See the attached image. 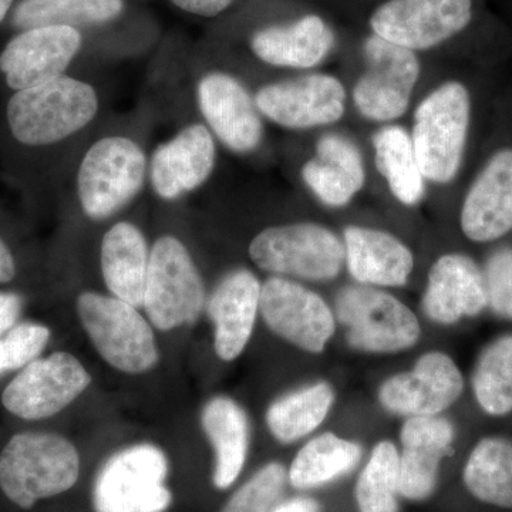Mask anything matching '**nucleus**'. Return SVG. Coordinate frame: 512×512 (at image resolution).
Instances as JSON below:
<instances>
[{"label":"nucleus","instance_id":"obj_1","mask_svg":"<svg viewBox=\"0 0 512 512\" xmlns=\"http://www.w3.org/2000/svg\"><path fill=\"white\" fill-rule=\"evenodd\" d=\"M79 474V453L59 434H15L0 453V490L23 510L66 493Z\"/></svg>","mask_w":512,"mask_h":512},{"label":"nucleus","instance_id":"obj_2","mask_svg":"<svg viewBox=\"0 0 512 512\" xmlns=\"http://www.w3.org/2000/svg\"><path fill=\"white\" fill-rule=\"evenodd\" d=\"M99 100L92 86L62 76L19 90L8 104L13 136L26 146H47L72 136L96 116Z\"/></svg>","mask_w":512,"mask_h":512},{"label":"nucleus","instance_id":"obj_3","mask_svg":"<svg viewBox=\"0 0 512 512\" xmlns=\"http://www.w3.org/2000/svg\"><path fill=\"white\" fill-rule=\"evenodd\" d=\"M470 94L464 84L447 82L414 113L412 143L424 180L447 184L456 177L470 127Z\"/></svg>","mask_w":512,"mask_h":512},{"label":"nucleus","instance_id":"obj_4","mask_svg":"<svg viewBox=\"0 0 512 512\" xmlns=\"http://www.w3.org/2000/svg\"><path fill=\"white\" fill-rule=\"evenodd\" d=\"M77 313L94 348L114 369L138 375L157 365L156 336L136 306L116 296L83 292Z\"/></svg>","mask_w":512,"mask_h":512},{"label":"nucleus","instance_id":"obj_5","mask_svg":"<svg viewBox=\"0 0 512 512\" xmlns=\"http://www.w3.org/2000/svg\"><path fill=\"white\" fill-rule=\"evenodd\" d=\"M170 471L160 447L143 443L123 448L101 468L93 490L96 512H165L173 494L165 485Z\"/></svg>","mask_w":512,"mask_h":512},{"label":"nucleus","instance_id":"obj_6","mask_svg":"<svg viewBox=\"0 0 512 512\" xmlns=\"http://www.w3.org/2000/svg\"><path fill=\"white\" fill-rule=\"evenodd\" d=\"M249 256L258 268L276 276L330 281L345 262V245L323 225L296 222L259 232Z\"/></svg>","mask_w":512,"mask_h":512},{"label":"nucleus","instance_id":"obj_7","mask_svg":"<svg viewBox=\"0 0 512 512\" xmlns=\"http://www.w3.org/2000/svg\"><path fill=\"white\" fill-rule=\"evenodd\" d=\"M205 305L200 272L174 237L157 239L148 262L144 308L151 325L168 332L197 322Z\"/></svg>","mask_w":512,"mask_h":512},{"label":"nucleus","instance_id":"obj_8","mask_svg":"<svg viewBox=\"0 0 512 512\" xmlns=\"http://www.w3.org/2000/svg\"><path fill=\"white\" fill-rule=\"evenodd\" d=\"M336 315L346 326L353 349L396 353L412 348L420 338V323L409 306L372 286H348L336 299Z\"/></svg>","mask_w":512,"mask_h":512},{"label":"nucleus","instance_id":"obj_9","mask_svg":"<svg viewBox=\"0 0 512 512\" xmlns=\"http://www.w3.org/2000/svg\"><path fill=\"white\" fill-rule=\"evenodd\" d=\"M146 178V157L134 141L106 137L84 156L77 188L84 214L104 220L116 214L140 192Z\"/></svg>","mask_w":512,"mask_h":512},{"label":"nucleus","instance_id":"obj_10","mask_svg":"<svg viewBox=\"0 0 512 512\" xmlns=\"http://www.w3.org/2000/svg\"><path fill=\"white\" fill-rule=\"evenodd\" d=\"M363 55L367 67L353 89L356 109L367 120L379 123L400 119L419 82V57L376 35L366 37Z\"/></svg>","mask_w":512,"mask_h":512},{"label":"nucleus","instance_id":"obj_11","mask_svg":"<svg viewBox=\"0 0 512 512\" xmlns=\"http://www.w3.org/2000/svg\"><path fill=\"white\" fill-rule=\"evenodd\" d=\"M473 0H386L369 19L373 35L412 52L443 45L470 25Z\"/></svg>","mask_w":512,"mask_h":512},{"label":"nucleus","instance_id":"obj_12","mask_svg":"<svg viewBox=\"0 0 512 512\" xmlns=\"http://www.w3.org/2000/svg\"><path fill=\"white\" fill-rule=\"evenodd\" d=\"M92 383L77 357L56 352L20 369L2 393V404L22 420H43L62 412Z\"/></svg>","mask_w":512,"mask_h":512},{"label":"nucleus","instance_id":"obj_13","mask_svg":"<svg viewBox=\"0 0 512 512\" xmlns=\"http://www.w3.org/2000/svg\"><path fill=\"white\" fill-rule=\"evenodd\" d=\"M259 311L279 338L309 353H322L335 335V315L318 293L284 276L266 279Z\"/></svg>","mask_w":512,"mask_h":512},{"label":"nucleus","instance_id":"obj_14","mask_svg":"<svg viewBox=\"0 0 512 512\" xmlns=\"http://www.w3.org/2000/svg\"><path fill=\"white\" fill-rule=\"evenodd\" d=\"M255 104L259 113L279 126L306 130L342 119L346 90L335 76L313 73L262 87Z\"/></svg>","mask_w":512,"mask_h":512},{"label":"nucleus","instance_id":"obj_15","mask_svg":"<svg viewBox=\"0 0 512 512\" xmlns=\"http://www.w3.org/2000/svg\"><path fill=\"white\" fill-rule=\"evenodd\" d=\"M464 390V379L446 353L421 356L413 370L387 379L379 402L387 412L407 417L439 416L453 406Z\"/></svg>","mask_w":512,"mask_h":512},{"label":"nucleus","instance_id":"obj_16","mask_svg":"<svg viewBox=\"0 0 512 512\" xmlns=\"http://www.w3.org/2000/svg\"><path fill=\"white\" fill-rule=\"evenodd\" d=\"M80 47L82 35L69 26L23 30L0 55V72L18 92L40 86L62 77Z\"/></svg>","mask_w":512,"mask_h":512},{"label":"nucleus","instance_id":"obj_17","mask_svg":"<svg viewBox=\"0 0 512 512\" xmlns=\"http://www.w3.org/2000/svg\"><path fill=\"white\" fill-rule=\"evenodd\" d=\"M202 116L222 143L235 153H249L261 144L264 126L255 100L235 77L214 72L198 84Z\"/></svg>","mask_w":512,"mask_h":512},{"label":"nucleus","instance_id":"obj_18","mask_svg":"<svg viewBox=\"0 0 512 512\" xmlns=\"http://www.w3.org/2000/svg\"><path fill=\"white\" fill-rule=\"evenodd\" d=\"M456 437L451 421L440 416L409 417L403 424L399 454L400 495L424 501L433 495L441 460Z\"/></svg>","mask_w":512,"mask_h":512},{"label":"nucleus","instance_id":"obj_19","mask_svg":"<svg viewBox=\"0 0 512 512\" xmlns=\"http://www.w3.org/2000/svg\"><path fill=\"white\" fill-rule=\"evenodd\" d=\"M461 229L473 242H491L512 229V148L498 151L471 185Z\"/></svg>","mask_w":512,"mask_h":512},{"label":"nucleus","instance_id":"obj_20","mask_svg":"<svg viewBox=\"0 0 512 512\" xmlns=\"http://www.w3.org/2000/svg\"><path fill=\"white\" fill-rule=\"evenodd\" d=\"M488 306L484 272L473 259L446 254L431 266L424 292V313L441 325L477 316Z\"/></svg>","mask_w":512,"mask_h":512},{"label":"nucleus","instance_id":"obj_21","mask_svg":"<svg viewBox=\"0 0 512 512\" xmlns=\"http://www.w3.org/2000/svg\"><path fill=\"white\" fill-rule=\"evenodd\" d=\"M261 288L248 269L224 276L208 301L207 312L214 325V349L224 362H232L247 348L259 312Z\"/></svg>","mask_w":512,"mask_h":512},{"label":"nucleus","instance_id":"obj_22","mask_svg":"<svg viewBox=\"0 0 512 512\" xmlns=\"http://www.w3.org/2000/svg\"><path fill=\"white\" fill-rule=\"evenodd\" d=\"M215 165V144L210 131L195 124L163 144L151 161V183L164 200H175L200 187Z\"/></svg>","mask_w":512,"mask_h":512},{"label":"nucleus","instance_id":"obj_23","mask_svg":"<svg viewBox=\"0 0 512 512\" xmlns=\"http://www.w3.org/2000/svg\"><path fill=\"white\" fill-rule=\"evenodd\" d=\"M345 261L352 278L366 286H403L412 275V251L380 229L349 227L343 234Z\"/></svg>","mask_w":512,"mask_h":512},{"label":"nucleus","instance_id":"obj_24","mask_svg":"<svg viewBox=\"0 0 512 512\" xmlns=\"http://www.w3.org/2000/svg\"><path fill=\"white\" fill-rule=\"evenodd\" d=\"M302 178L320 202L345 207L365 185V164L348 137L326 134L316 144L315 156L303 165Z\"/></svg>","mask_w":512,"mask_h":512},{"label":"nucleus","instance_id":"obj_25","mask_svg":"<svg viewBox=\"0 0 512 512\" xmlns=\"http://www.w3.org/2000/svg\"><path fill=\"white\" fill-rule=\"evenodd\" d=\"M335 33L322 16L305 15L288 25L258 30L251 49L262 62L288 69H312L328 57Z\"/></svg>","mask_w":512,"mask_h":512},{"label":"nucleus","instance_id":"obj_26","mask_svg":"<svg viewBox=\"0 0 512 512\" xmlns=\"http://www.w3.org/2000/svg\"><path fill=\"white\" fill-rule=\"evenodd\" d=\"M148 252L140 229L119 222L106 232L101 244V271L107 288L116 298L141 308L146 292Z\"/></svg>","mask_w":512,"mask_h":512},{"label":"nucleus","instance_id":"obj_27","mask_svg":"<svg viewBox=\"0 0 512 512\" xmlns=\"http://www.w3.org/2000/svg\"><path fill=\"white\" fill-rule=\"evenodd\" d=\"M202 429L215 453L212 481L218 490H227L244 470L249 448L247 413L229 397L218 396L205 404Z\"/></svg>","mask_w":512,"mask_h":512},{"label":"nucleus","instance_id":"obj_28","mask_svg":"<svg viewBox=\"0 0 512 512\" xmlns=\"http://www.w3.org/2000/svg\"><path fill=\"white\" fill-rule=\"evenodd\" d=\"M463 481L481 503L512 510V440L485 437L478 441L467 458Z\"/></svg>","mask_w":512,"mask_h":512},{"label":"nucleus","instance_id":"obj_29","mask_svg":"<svg viewBox=\"0 0 512 512\" xmlns=\"http://www.w3.org/2000/svg\"><path fill=\"white\" fill-rule=\"evenodd\" d=\"M362 448L333 433L315 437L299 450L288 470V481L296 490L323 487L355 470Z\"/></svg>","mask_w":512,"mask_h":512},{"label":"nucleus","instance_id":"obj_30","mask_svg":"<svg viewBox=\"0 0 512 512\" xmlns=\"http://www.w3.org/2000/svg\"><path fill=\"white\" fill-rule=\"evenodd\" d=\"M335 402L328 383H315L275 400L266 412V424L279 443L291 444L318 429Z\"/></svg>","mask_w":512,"mask_h":512},{"label":"nucleus","instance_id":"obj_31","mask_svg":"<svg viewBox=\"0 0 512 512\" xmlns=\"http://www.w3.org/2000/svg\"><path fill=\"white\" fill-rule=\"evenodd\" d=\"M377 170L383 175L390 192L407 207L419 204L424 195L421 174L412 137L404 128L386 126L373 137Z\"/></svg>","mask_w":512,"mask_h":512},{"label":"nucleus","instance_id":"obj_32","mask_svg":"<svg viewBox=\"0 0 512 512\" xmlns=\"http://www.w3.org/2000/svg\"><path fill=\"white\" fill-rule=\"evenodd\" d=\"M123 0H22L13 13V25L29 30L47 26L103 25L119 18Z\"/></svg>","mask_w":512,"mask_h":512},{"label":"nucleus","instance_id":"obj_33","mask_svg":"<svg viewBox=\"0 0 512 512\" xmlns=\"http://www.w3.org/2000/svg\"><path fill=\"white\" fill-rule=\"evenodd\" d=\"M473 390L485 413L505 416L512 412V335L494 340L478 357Z\"/></svg>","mask_w":512,"mask_h":512},{"label":"nucleus","instance_id":"obj_34","mask_svg":"<svg viewBox=\"0 0 512 512\" xmlns=\"http://www.w3.org/2000/svg\"><path fill=\"white\" fill-rule=\"evenodd\" d=\"M399 451L392 441L373 448L356 483L359 512H399Z\"/></svg>","mask_w":512,"mask_h":512},{"label":"nucleus","instance_id":"obj_35","mask_svg":"<svg viewBox=\"0 0 512 512\" xmlns=\"http://www.w3.org/2000/svg\"><path fill=\"white\" fill-rule=\"evenodd\" d=\"M286 481L288 471L281 463L266 464L232 494L221 512H271L281 500Z\"/></svg>","mask_w":512,"mask_h":512},{"label":"nucleus","instance_id":"obj_36","mask_svg":"<svg viewBox=\"0 0 512 512\" xmlns=\"http://www.w3.org/2000/svg\"><path fill=\"white\" fill-rule=\"evenodd\" d=\"M50 329L42 323H16L0 339V376L23 369L45 350Z\"/></svg>","mask_w":512,"mask_h":512},{"label":"nucleus","instance_id":"obj_37","mask_svg":"<svg viewBox=\"0 0 512 512\" xmlns=\"http://www.w3.org/2000/svg\"><path fill=\"white\" fill-rule=\"evenodd\" d=\"M484 279L491 311L512 320V248L491 255L485 265Z\"/></svg>","mask_w":512,"mask_h":512},{"label":"nucleus","instance_id":"obj_38","mask_svg":"<svg viewBox=\"0 0 512 512\" xmlns=\"http://www.w3.org/2000/svg\"><path fill=\"white\" fill-rule=\"evenodd\" d=\"M171 2L192 15L214 18L227 10L234 0H171Z\"/></svg>","mask_w":512,"mask_h":512},{"label":"nucleus","instance_id":"obj_39","mask_svg":"<svg viewBox=\"0 0 512 512\" xmlns=\"http://www.w3.org/2000/svg\"><path fill=\"white\" fill-rule=\"evenodd\" d=\"M23 301L19 295L0 292V336L18 323Z\"/></svg>","mask_w":512,"mask_h":512},{"label":"nucleus","instance_id":"obj_40","mask_svg":"<svg viewBox=\"0 0 512 512\" xmlns=\"http://www.w3.org/2000/svg\"><path fill=\"white\" fill-rule=\"evenodd\" d=\"M271 512H322V505L313 498L296 497L276 505Z\"/></svg>","mask_w":512,"mask_h":512},{"label":"nucleus","instance_id":"obj_41","mask_svg":"<svg viewBox=\"0 0 512 512\" xmlns=\"http://www.w3.org/2000/svg\"><path fill=\"white\" fill-rule=\"evenodd\" d=\"M16 276L15 258L8 245L0 238V284H8Z\"/></svg>","mask_w":512,"mask_h":512},{"label":"nucleus","instance_id":"obj_42","mask_svg":"<svg viewBox=\"0 0 512 512\" xmlns=\"http://www.w3.org/2000/svg\"><path fill=\"white\" fill-rule=\"evenodd\" d=\"M13 0H0V23L3 22V19L8 15L10 6H12Z\"/></svg>","mask_w":512,"mask_h":512}]
</instances>
